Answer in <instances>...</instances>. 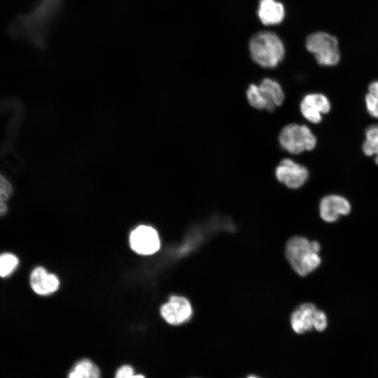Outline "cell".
Instances as JSON below:
<instances>
[{
  "instance_id": "8992f818",
  "label": "cell",
  "mask_w": 378,
  "mask_h": 378,
  "mask_svg": "<svg viewBox=\"0 0 378 378\" xmlns=\"http://www.w3.org/2000/svg\"><path fill=\"white\" fill-rule=\"evenodd\" d=\"M274 174L277 181L287 188L298 189L307 181L309 171L293 160L284 158L275 168Z\"/></svg>"
},
{
  "instance_id": "ffe728a7",
  "label": "cell",
  "mask_w": 378,
  "mask_h": 378,
  "mask_svg": "<svg viewBox=\"0 0 378 378\" xmlns=\"http://www.w3.org/2000/svg\"><path fill=\"white\" fill-rule=\"evenodd\" d=\"M13 192V188L8 181L0 174V216L7 211L6 202Z\"/></svg>"
},
{
  "instance_id": "8fae6325",
  "label": "cell",
  "mask_w": 378,
  "mask_h": 378,
  "mask_svg": "<svg viewBox=\"0 0 378 378\" xmlns=\"http://www.w3.org/2000/svg\"><path fill=\"white\" fill-rule=\"evenodd\" d=\"M316 307L309 302L300 304L290 316V326L298 334H303L314 329Z\"/></svg>"
},
{
  "instance_id": "ac0fdd59",
  "label": "cell",
  "mask_w": 378,
  "mask_h": 378,
  "mask_svg": "<svg viewBox=\"0 0 378 378\" xmlns=\"http://www.w3.org/2000/svg\"><path fill=\"white\" fill-rule=\"evenodd\" d=\"M368 113L378 118V80L372 82L368 86V93L365 99Z\"/></svg>"
},
{
  "instance_id": "277c9868",
  "label": "cell",
  "mask_w": 378,
  "mask_h": 378,
  "mask_svg": "<svg viewBox=\"0 0 378 378\" xmlns=\"http://www.w3.org/2000/svg\"><path fill=\"white\" fill-rule=\"evenodd\" d=\"M278 139L282 149L293 155L313 150L317 141L309 127L298 123L285 125L280 131Z\"/></svg>"
},
{
  "instance_id": "7402d4cb",
  "label": "cell",
  "mask_w": 378,
  "mask_h": 378,
  "mask_svg": "<svg viewBox=\"0 0 378 378\" xmlns=\"http://www.w3.org/2000/svg\"><path fill=\"white\" fill-rule=\"evenodd\" d=\"M247 378H259V377H258L256 376H254V375H250V376L247 377Z\"/></svg>"
},
{
  "instance_id": "2e32d148",
  "label": "cell",
  "mask_w": 378,
  "mask_h": 378,
  "mask_svg": "<svg viewBox=\"0 0 378 378\" xmlns=\"http://www.w3.org/2000/svg\"><path fill=\"white\" fill-rule=\"evenodd\" d=\"M246 96L249 105L253 108L258 110L274 111L258 85L250 84L246 89Z\"/></svg>"
},
{
  "instance_id": "5bb4252c",
  "label": "cell",
  "mask_w": 378,
  "mask_h": 378,
  "mask_svg": "<svg viewBox=\"0 0 378 378\" xmlns=\"http://www.w3.org/2000/svg\"><path fill=\"white\" fill-rule=\"evenodd\" d=\"M258 85L274 110L282 104L285 94L282 87L276 80L265 78Z\"/></svg>"
},
{
  "instance_id": "d6986e66",
  "label": "cell",
  "mask_w": 378,
  "mask_h": 378,
  "mask_svg": "<svg viewBox=\"0 0 378 378\" xmlns=\"http://www.w3.org/2000/svg\"><path fill=\"white\" fill-rule=\"evenodd\" d=\"M19 259L11 253H4L0 255V276H10L18 268Z\"/></svg>"
},
{
  "instance_id": "4fadbf2b",
  "label": "cell",
  "mask_w": 378,
  "mask_h": 378,
  "mask_svg": "<svg viewBox=\"0 0 378 378\" xmlns=\"http://www.w3.org/2000/svg\"><path fill=\"white\" fill-rule=\"evenodd\" d=\"M258 15L264 24H276L284 19V8L281 3L275 0H260Z\"/></svg>"
},
{
  "instance_id": "7a4b0ae2",
  "label": "cell",
  "mask_w": 378,
  "mask_h": 378,
  "mask_svg": "<svg viewBox=\"0 0 378 378\" xmlns=\"http://www.w3.org/2000/svg\"><path fill=\"white\" fill-rule=\"evenodd\" d=\"M321 245L304 237L295 236L286 244L285 254L290 267L300 276L314 272L321 263L319 255Z\"/></svg>"
},
{
  "instance_id": "e0dca14e",
  "label": "cell",
  "mask_w": 378,
  "mask_h": 378,
  "mask_svg": "<svg viewBox=\"0 0 378 378\" xmlns=\"http://www.w3.org/2000/svg\"><path fill=\"white\" fill-rule=\"evenodd\" d=\"M365 136L363 151L365 155H374L375 163L378 165V125L369 126L365 130Z\"/></svg>"
},
{
  "instance_id": "44dd1931",
  "label": "cell",
  "mask_w": 378,
  "mask_h": 378,
  "mask_svg": "<svg viewBox=\"0 0 378 378\" xmlns=\"http://www.w3.org/2000/svg\"><path fill=\"white\" fill-rule=\"evenodd\" d=\"M114 378H145V377L135 374L130 365H124L117 370Z\"/></svg>"
},
{
  "instance_id": "3957f363",
  "label": "cell",
  "mask_w": 378,
  "mask_h": 378,
  "mask_svg": "<svg viewBox=\"0 0 378 378\" xmlns=\"http://www.w3.org/2000/svg\"><path fill=\"white\" fill-rule=\"evenodd\" d=\"M253 60L265 68H273L284 58L285 49L277 35L263 31L254 35L249 43Z\"/></svg>"
},
{
  "instance_id": "7c38bea8",
  "label": "cell",
  "mask_w": 378,
  "mask_h": 378,
  "mask_svg": "<svg viewBox=\"0 0 378 378\" xmlns=\"http://www.w3.org/2000/svg\"><path fill=\"white\" fill-rule=\"evenodd\" d=\"M30 285L32 290L41 295H46L56 291L59 285L58 278L42 267H37L30 274Z\"/></svg>"
},
{
  "instance_id": "6da1fadb",
  "label": "cell",
  "mask_w": 378,
  "mask_h": 378,
  "mask_svg": "<svg viewBox=\"0 0 378 378\" xmlns=\"http://www.w3.org/2000/svg\"><path fill=\"white\" fill-rule=\"evenodd\" d=\"M64 0H36L31 10L19 15L10 24L14 38L25 39L40 48L46 44L48 29Z\"/></svg>"
},
{
  "instance_id": "5b68a950",
  "label": "cell",
  "mask_w": 378,
  "mask_h": 378,
  "mask_svg": "<svg viewBox=\"0 0 378 378\" xmlns=\"http://www.w3.org/2000/svg\"><path fill=\"white\" fill-rule=\"evenodd\" d=\"M306 48L321 66H332L340 62L337 38L327 32L317 31L310 34L306 40Z\"/></svg>"
},
{
  "instance_id": "52a82bcc",
  "label": "cell",
  "mask_w": 378,
  "mask_h": 378,
  "mask_svg": "<svg viewBox=\"0 0 378 378\" xmlns=\"http://www.w3.org/2000/svg\"><path fill=\"white\" fill-rule=\"evenodd\" d=\"M130 244L136 253L150 255L159 250L160 241L155 229L147 225H139L131 232Z\"/></svg>"
},
{
  "instance_id": "30bf717a",
  "label": "cell",
  "mask_w": 378,
  "mask_h": 378,
  "mask_svg": "<svg viewBox=\"0 0 378 378\" xmlns=\"http://www.w3.org/2000/svg\"><path fill=\"white\" fill-rule=\"evenodd\" d=\"M351 204L344 197L329 195L323 197L319 203V214L327 223H333L341 216L348 215L351 211Z\"/></svg>"
},
{
  "instance_id": "9a60e30c",
  "label": "cell",
  "mask_w": 378,
  "mask_h": 378,
  "mask_svg": "<svg viewBox=\"0 0 378 378\" xmlns=\"http://www.w3.org/2000/svg\"><path fill=\"white\" fill-rule=\"evenodd\" d=\"M67 378H100V371L92 361L85 358L72 367Z\"/></svg>"
},
{
  "instance_id": "9c48e42d",
  "label": "cell",
  "mask_w": 378,
  "mask_h": 378,
  "mask_svg": "<svg viewBox=\"0 0 378 378\" xmlns=\"http://www.w3.org/2000/svg\"><path fill=\"white\" fill-rule=\"evenodd\" d=\"M330 103L326 96L321 93H309L304 96L300 104L302 116L309 122L318 124L322 115L330 110Z\"/></svg>"
},
{
  "instance_id": "ba28073f",
  "label": "cell",
  "mask_w": 378,
  "mask_h": 378,
  "mask_svg": "<svg viewBox=\"0 0 378 378\" xmlns=\"http://www.w3.org/2000/svg\"><path fill=\"white\" fill-rule=\"evenodd\" d=\"M192 307L190 301L178 295H172L160 308L162 318L171 325H181L192 316Z\"/></svg>"
}]
</instances>
